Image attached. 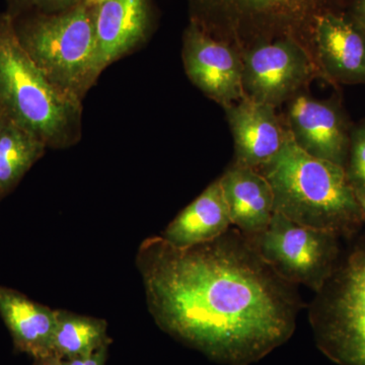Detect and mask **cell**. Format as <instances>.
<instances>
[{
	"label": "cell",
	"instance_id": "7a4b0ae2",
	"mask_svg": "<svg viewBox=\"0 0 365 365\" xmlns=\"http://www.w3.org/2000/svg\"><path fill=\"white\" fill-rule=\"evenodd\" d=\"M257 170L272 189L274 211L288 220L341 237H351L364 225L344 168L307 155L289 132L277 155Z\"/></svg>",
	"mask_w": 365,
	"mask_h": 365
},
{
	"label": "cell",
	"instance_id": "52a82bcc",
	"mask_svg": "<svg viewBox=\"0 0 365 365\" xmlns=\"http://www.w3.org/2000/svg\"><path fill=\"white\" fill-rule=\"evenodd\" d=\"M249 239L282 279L314 292L324 287L341 260L339 235L304 227L278 212L265 230Z\"/></svg>",
	"mask_w": 365,
	"mask_h": 365
},
{
	"label": "cell",
	"instance_id": "9a60e30c",
	"mask_svg": "<svg viewBox=\"0 0 365 365\" xmlns=\"http://www.w3.org/2000/svg\"><path fill=\"white\" fill-rule=\"evenodd\" d=\"M0 317L19 351L34 360L53 353L56 309L34 302L13 288L0 287Z\"/></svg>",
	"mask_w": 365,
	"mask_h": 365
},
{
	"label": "cell",
	"instance_id": "ffe728a7",
	"mask_svg": "<svg viewBox=\"0 0 365 365\" xmlns=\"http://www.w3.org/2000/svg\"><path fill=\"white\" fill-rule=\"evenodd\" d=\"M86 0H6V13L11 16L19 14L40 11L55 13L76 6Z\"/></svg>",
	"mask_w": 365,
	"mask_h": 365
},
{
	"label": "cell",
	"instance_id": "603a6c76",
	"mask_svg": "<svg viewBox=\"0 0 365 365\" xmlns=\"http://www.w3.org/2000/svg\"><path fill=\"white\" fill-rule=\"evenodd\" d=\"M35 365H66L64 359H60L54 353L51 354L46 355L44 357L34 360Z\"/></svg>",
	"mask_w": 365,
	"mask_h": 365
},
{
	"label": "cell",
	"instance_id": "cb8c5ba5",
	"mask_svg": "<svg viewBox=\"0 0 365 365\" xmlns=\"http://www.w3.org/2000/svg\"><path fill=\"white\" fill-rule=\"evenodd\" d=\"M357 200H359L360 207H361L362 216H364V222L365 223V194H357Z\"/></svg>",
	"mask_w": 365,
	"mask_h": 365
},
{
	"label": "cell",
	"instance_id": "d6986e66",
	"mask_svg": "<svg viewBox=\"0 0 365 365\" xmlns=\"http://www.w3.org/2000/svg\"><path fill=\"white\" fill-rule=\"evenodd\" d=\"M344 169L355 193L365 194V119L353 123Z\"/></svg>",
	"mask_w": 365,
	"mask_h": 365
},
{
	"label": "cell",
	"instance_id": "7402d4cb",
	"mask_svg": "<svg viewBox=\"0 0 365 365\" xmlns=\"http://www.w3.org/2000/svg\"><path fill=\"white\" fill-rule=\"evenodd\" d=\"M345 11L365 30V0H346Z\"/></svg>",
	"mask_w": 365,
	"mask_h": 365
},
{
	"label": "cell",
	"instance_id": "8992f818",
	"mask_svg": "<svg viewBox=\"0 0 365 365\" xmlns=\"http://www.w3.org/2000/svg\"><path fill=\"white\" fill-rule=\"evenodd\" d=\"M319 351L338 365H365V244L340 260L309 306Z\"/></svg>",
	"mask_w": 365,
	"mask_h": 365
},
{
	"label": "cell",
	"instance_id": "ac0fdd59",
	"mask_svg": "<svg viewBox=\"0 0 365 365\" xmlns=\"http://www.w3.org/2000/svg\"><path fill=\"white\" fill-rule=\"evenodd\" d=\"M111 342L105 319L56 309L52 350L60 359L86 356Z\"/></svg>",
	"mask_w": 365,
	"mask_h": 365
},
{
	"label": "cell",
	"instance_id": "9c48e42d",
	"mask_svg": "<svg viewBox=\"0 0 365 365\" xmlns=\"http://www.w3.org/2000/svg\"><path fill=\"white\" fill-rule=\"evenodd\" d=\"M287 105L283 119L300 150L345 168L353 123L340 97L317 98L302 91Z\"/></svg>",
	"mask_w": 365,
	"mask_h": 365
},
{
	"label": "cell",
	"instance_id": "7c38bea8",
	"mask_svg": "<svg viewBox=\"0 0 365 365\" xmlns=\"http://www.w3.org/2000/svg\"><path fill=\"white\" fill-rule=\"evenodd\" d=\"M314 44L324 81L336 88L365 85V30L345 11L319 19Z\"/></svg>",
	"mask_w": 365,
	"mask_h": 365
},
{
	"label": "cell",
	"instance_id": "30bf717a",
	"mask_svg": "<svg viewBox=\"0 0 365 365\" xmlns=\"http://www.w3.org/2000/svg\"><path fill=\"white\" fill-rule=\"evenodd\" d=\"M182 59L191 83L223 109L245 97L242 55L192 21L182 35Z\"/></svg>",
	"mask_w": 365,
	"mask_h": 365
},
{
	"label": "cell",
	"instance_id": "2e32d148",
	"mask_svg": "<svg viewBox=\"0 0 365 365\" xmlns=\"http://www.w3.org/2000/svg\"><path fill=\"white\" fill-rule=\"evenodd\" d=\"M232 225L222 186L217 179L193 202L182 209L160 237L176 248H190L217 239Z\"/></svg>",
	"mask_w": 365,
	"mask_h": 365
},
{
	"label": "cell",
	"instance_id": "44dd1931",
	"mask_svg": "<svg viewBox=\"0 0 365 365\" xmlns=\"http://www.w3.org/2000/svg\"><path fill=\"white\" fill-rule=\"evenodd\" d=\"M108 347L104 346L93 354L86 356L76 357V359H66V365H105L107 360Z\"/></svg>",
	"mask_w": 365,
	"mask_h": 365
},
{
	"label": "cell",
	"instance_id": "ba28073f",
	"mask_svg": "<svg viewBox=\"0 0 365 365\" xmlns=\"http://www.w3.org/2000/svg\"><path fill=\"white\" fill-rule=\"evenodd\" d=\"M242 58L245 97L276 109L322 79L311 55L294 40L256 46Z\"/></svg>",
	"mask_w": 365,
	"mask_h": 365
},
{
	"label": "cell",
	"instance_id": "6da1fadb",
	"mask_svg": "<svg viewBox=\"0 0 365 365\" xmlns=\"http://www.w3.org/2000/svg\"><path fill=\"white\" fill-rule=\"evenodd\" d=\"M136 265L157 325L217 364H253L294 335L302 309L297 285L237 228L190 248L148 237Z\"/></svg>",
	"mask_w": 365,
	"mask_h": 365
},
{
	"label": "cell",
	"instance_id": "5b68a950",
	"mask_svg": "<svg viewBox=\"0 0 365 365\" xmlns=\"http://www.w3.org/2000/svg\"><path fill=\"white\" fill-rule=\"evenodd\" d=\"M11 18L21 47L48 81L83 102L102 74L90 0L55 13Z\"/></svg>",
	"mask_w": 365,
	"mask_h": 365
},
{
	"label": "cell",
	"instance_id": "8fae6325",
	"mask_svg": "<svg viewBox=\"0 0 365 365\" xmlns=\"http://www.w3.org/2000/svg\"><path fill=\"white\" fill-rule=\"evenodd\" d=\"M98 69L135 51L150 38L155 25L153 0H90Z\"/></svg>",
	"mask_w": 365,
	"mask_h": 365
},
{
	"label": "cell",
	"instance_id": "e0dca14e",
	"mask_svg": "<svg viewBox=\"0 0 365 365\" xmlns=\"http://www.w3.org/2000/svg\"><path fill=\"white\" fill-rule=\"evenodd\" d=\"M47 148L32 132L0 114V200L16 188Z\"/></svg>",
	"mask_w": 365,
	"mask_h": 365
},
{
	"label": "cell",
	"instance_id": "277c9868",
	"mask_svg": "<svg viewBox=\"0 0 365 365\" xmlns=\"http://www.w3.org/2000/svg\"><path fill=\"white\" fill-rule=\"evenodd\" d=\"M187 1L189 21L232 46L242 56L256 46L289 39L302 46L316 64L314 35L319 19L346 9V0Z\"/></svg>",
	"mask_w": 365,
	"mask_h": 365
},
{
	"label": "cell",
	"instance_id": "3957f363",
	"mask_svg": "<svg viewBox=\"0 0 365 365\" xmlns=\"http://www.w3.org/2000/svg\"><path fill=\"white\" fill-rule=\"evenodd\" d=\"M0 114L53 150L71 148L83 135V102L48 81L21 47L6 11H0Z\"/></svg>",
	"mask_w": 365,
	"mask_h": 365
},
{
	"label": "cell",
	"instance_id": "5bb4252c",
	"mask_svg": "<svg viewBox=\"0 0 365 365\" xmlns=\"http://www.w3.org/2000/svg\"><path fill=\"white\" fill-rule=\"evenodd\" d=\"M232 225L252 237L266 230L274 215V196L259 170L232 165L218 178Z\"/></svg>",
	"mask_w": 365,
	"mask_h": 365
},
{
	"label": "cell",
	"instance_id": "4fadbf2b",
	"mask_svg": "<svg viewBox=\"0 0 365 365\" xmlns=\"http://www.w3.org/2000/svg\"><path fill=\"white\" fill-rule=\"evenodd\" d=\"M223 110L234 138L237 165L260 169L287 141L284 119L272 106L244 97Z\"/></svg>",
	"mask_w": 365,
	"mask_h": 365
}]
</instances>
